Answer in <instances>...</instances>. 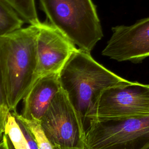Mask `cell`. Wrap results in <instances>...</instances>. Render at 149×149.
<instances>
[{"label": "cell", "instance_id": "3957f363", "mask_svg": "<svg viewBox=\"0 0 149 149\" xmlns=\"http://www.w3.org/2000/svg\"><path fill=\"white\" fill-rule=\"evenodd\" d=\"M49 23L79 49L91 52L103 37L92 0H40Z\"/></svg>", "mask_w": 149, "mask_h": 149}, {"label": "cell", "instance_id": "277c9868", "mask_svg": "<svg viewBox=\"0 0 149 149\" xmlns=\"http://www.w3.org/2000/svg\"><path fill=\"white\" fill-rule=\"evenodd\" d=\"M85 149H149V116L91 122Z\"/></svg>", "mask_w": 149, "mask_h": 149}, {"label": "cell", "instance_id": "2e32d148", "mask_svg": "<svg viewBox=\"0 0 149 149\" xmlns=\"http://www.w3.org/2000/svg\"><path fill=\"white\" fill-rule=\"evenodd\" d=\"M2 137L0 136V143L2 141Z\"/></svg>", "mask_w": 149, "mask_h": 149}, {"label": "cell", "instance_id": "5b68a950", "mask_svg": "<svg viewBox=\"0 0 149 149\" xmlns=\"http://www.w3.org/2000/svg\"><path fill=\"white\" fill-rule=\"evenodd\" d=\"M147 116H149V84L130 81L109 87L100 93L88 116V126L92 122Z\"/></svg>", "mask_w": 149, "mask_h": 149}, {"label": "cell", "instance_id": "9c48e42d", "mask_svg": "<svg viewBox=\"0 0 149 149\" xmlns=\"http://www.w3.org/2000/svg\"><path fill=\"white\" fill-rule=\"evenodd\" d=\"M60 88L58 74L38 78L23 99V106L20 115L27 120H40Z\"/></svg>", "mask_w": 149, "mask_h": 149}, {"label": "cell", "instance_id": "8fae6325", "mask_svg": "<svg viewBox=\"0 0 149 149\" xmlns=\"http://www.w3.org/2000/svg\"><path fill=\"white\" fill-rule=\"evenodd\" d=\"M24 21L2 0H0V38L23 27Z\"/></svg>", "mask_w": 149, "mask_h": 149}, {"label": "cell", "instance_id": "ba28073f", "mask_svg": "<svg viewBox=\"0 0 149 149\" xmlns=\"http://www.w3.org/2000/svg\"><path fill=\"white\" fill-rule=\"evenodd\" d=\"M37 29V77L58 74L77 48L49 22H41Z\"/></svg>", "mask_w": 149, "mask_h": 149}, {"label": "cell", "instance_id": "30bf717a", "mask_svg": "<svg viewBox=\"0 0 149 149\" xmlns=\"http://www.w3.org/2000/svg\"><path fill=\"white\" fill-rule=\"evenodd\" d=\"M2 141L5 149H38L31 132L16 111L8 113Z\"/></svg>", "mask_w": 149, "mask_h": 149}, {"label": "cell", "instance_id": "7a4b0ae2", "mask_svg": "<svg viewBox=\"0 0 149 149\" xmlns=\"http://www.w3.org/2000/svg\"><path fill=\"white\" fill-rule=\"evenodd\" d=\"M37 26L29 25L0 38V69L9 111H16L37 77Z\"/></svg>", "mask_w": 149, "mask_h": 149}, {"label": "cell", "instance_id": "6da1fadb", "mask_svg": "<svg viewBox=\"0 0 149 149\" xmlns=\"http://www.w3.org/2000/svg\"><path fill=\"white\" fill-rule=\"evenodd\" d=\"M61 88L80 117L85 130L100 93L109 87L129 83L97 62L90 52L77 48L58 73Z\"/></svg>", "mask_w": 149, "mask_h": 149}, {"label": "cell", "instance_id": "7c38bea8", "mask_svg": "<svg viewBox=\"0 0 149 149\" xmlns=\"http://www.w3.org/2000/svg\"><path fill=\"white\" fill-rule=\"evenodd\" d=\"M30 25L38 26L40 21L35 0H2Z\"/></svg>", "mask_w": 149, "mask_h": 149}, {"label": "cell", "instance_id": "8992f818", "mask_svg": "<svg viewBox=\"0 0 149 149\" xmlns=\"http://www.w3.org/2000/svg\"><path fill=\"white\" fill-rule=\"evenodd\" d=\"M40 122L54 148L85 149L86 130L83 122L61 88Z\"/></svg>", "mask_w": 149, "mask_h": 149}, {"label": "cell", "instance_id": "e0dca14e", "mask_svg": "<svg viewBox=\"0 0 149 149\" xmlns=\"http://www.w3.org/2000/svg\"><path fill=\"white\" fill-rule=\"evenodd\" d=\"M55 149H59V148H54Z\"/></svg>", "mask_w": 149, "mask_h": 149}, {"label": "cell", "instance_id": "9a60e30c", "mask_svg": "<svg viewBox=\"0 0 149 149\" xmlns=\"http://www.w3.org/2000/svg\"><path fill=\"white\" fill-rule=\"evenodd\" d=\"M0 149H5V146H4V145H3V143H2V141H1V142L0 143Z\"/></svg>", "mask_w": 149, "mask_h": 149}, {"label": "cell", "instance_id": "4fadbf2b", "mask_svg": "<svg viewBox=\"0 0 149 149\" xmlns=\"http://www.w3.org/2000/svg\"><path fill=\"white\" fill-rule=\"evenodd\" d=\"M20 118L31 132L38 149H55L47 138L41 127L40 120L34 119L27 120L21 116Z\"/></svg>", "mask_w": 149, "mask_h": 149}, {"label": "cell", "instance_id": "5bb4252c", "mask_svg": "<svg viewBox=\"0 0 149 149\" xmlns=\"http://www.w3.org/2000/svg\"><path fill=\"white\" fill-rule=\"evenodd\" d=\"M9 111L6 102V96L5 94L1 72L0 69V136L2 137V134L5 129L6 120Z\"/></svg>", "mask_w": 149, "mask_h": 149}, {"label": "cell", "instance_id": "52a82bcc", "mask_svg": "<svg viewBox=\"0 0 149 149\" xmlns=\"http://www.w3.org/2000/svg\"><path fill=\"white\" fill-rule=\"evenodd\" d=\"M102 55L118 62L139 63L149 56V17L130 26L112 28Z\"/></svg>", "mask_w": 149, "mask_h": 149}]
</instances>
